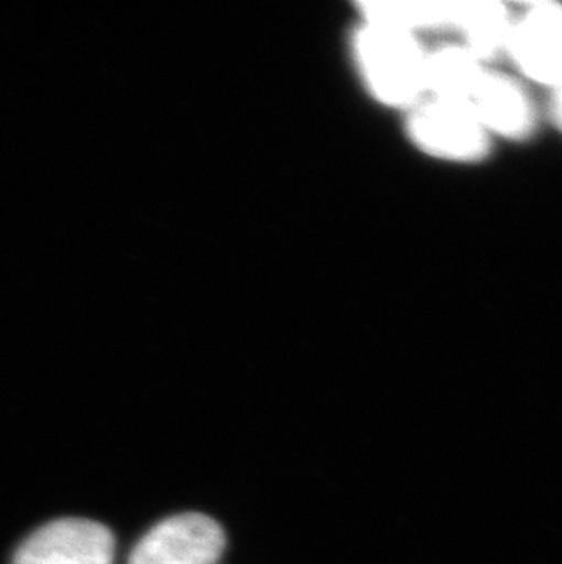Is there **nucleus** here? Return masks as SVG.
I'll list each match as a JSON object with an SVG mask.
<instances>
[{
  "instance_id": "f257e3e1",
  "label": "nucleus",
  "mask_w": 562,
  "mask_h": 564,
  "mask_svg": "<svg viewBox=\"0 0 562 564\" xmlns=\"http://www.w3.org/2000/svg\"><path fill=\"white\" fill-rule=\"evenodd\" d=\"M355 54L378 101L411 110L425 99L428 52L413 33L366 21L356 33Z\"/></svg>"
},
{
  "instance_id": "f03ea898",
  "label": "nucleus",
  "mask_w": 562,
  "mask_h": 564,
  "mask_svg": "<svg viewBox=\"0 0 562 564\" xmlns=\"http://www.w3.org/2000/svg\"><path fill=\"white\" fill-rule=\"evenodd\" d=\"M409 138L425 154L439 160L473 163L489 154L491 141L467 105L425 97L408 118Z\"/></svg>"
},
{
  "instance_id": "7ed1b4c3",
  "label": "nucleus",
  "mask_w": 562,
  "mask_h": 564,
  "mask_svg": "<svg viewBox=\"0 0 562 564\" xmlns=\"http://www.w3.org/2000/svg\"><path fill=\"white\" fill-rule=\"evenodd\" d=\"M227 546L224 528L188 511L155 524L128 557V564H219Z\"/></svg>"
},
{
  "instance_id": "20e7f679",
  "label": "nucleus",
  "mask_w": 562,
  "mask_h": 564,
  "mask_svg": "<svg viewBox=\"0 0 562 564\" xmlns=\"http://www.w3.org/2000/svg\"><path fill=\"white\" fill-rule=\"evenodd\" d=\"M116 538L110 528L88 519H58L19 546L13 564H114Z\"/></svg>"
},
{
  "instance_id": "39448f33",
  "label": "nucleus",
  "mask_w": 562,
  "mask_h": 564,
  "mask_svg": "<svg viewBox=\"0 0 562 564\" xmlns=\"http://www.w3.org/2000/svg\"><path fill=\"white\" fill-rule=\"evenodd\" d=\"M528 79L553 86L562 83V6L531 2L514 19L508 52Z\"/></svg>"
},
{
  "instance_id": "423d86ee",
  "label": "nucleus",
  "mask_w": 562,
  "mask_h": 564,
  "mask_svg": "<svg viewBox=\"0 0 562 564\" xmlns=\"http://www.w3.org/2000/svg\"><path fill=\"white\" fill-rule=\"evenodd\" d=\"M469 108L489 135L499 133L520 141L536 132V105L525 86L511 75L486 69Z\"/></svg>"
},
{
  "instance_id": "0eeeda50",
  "label": "nucleus",
  "mask_w": 562,
  "mask_h": 564,
  "mask_svg": "<svg viewBox=\"0 0 562 564\" xmlns=\"http://www.w3.org/2000/svg\"><path fill=\"white\" fill-rule=\"evenodd\" d=\"M514 17L494 0H458L453 30L461 33L462 46L480 63H491L508 52Z\"/></svg>"
},
{
  "instance_id": "6e6552de",
  "label": "nucleus",
  "mask_w": 562,
  "mask_h": 564,
  "mask_svg": "<svg viewBox=\"0 0 562 564\" xmlns=\"http://www.w3.org/2000/svg\"><path fill=\"white\" fill-rule=\"evenodd\" d=\"M486 69L462 44L442 46L428 54L425 97L469 107Z\"/></svg>"
},
{
  "instance_id": "1a4fd4ad",
  "label": "nucleus",
  "mask_w": 562,
  "mask_h": 564,
  "mask_svg": "<svg viewBox=\"0 0 562 564\" xmlns=\"http://www.w3.org/2000/svg\"><path fill=\"white\" fill-rule=\"evenodd\" d=\"M458 0H413V2H364L361 15L367 22L398 28L413 33L444 30L455 24Z\"/></svg>"
},
{
  "instance_id": "9d476101",
  "label": "nucleus",
  "mask_w": 562,
  "mask_h": 564,
  "mask_svg": "<svg viewBox=\"0 0 562 564\" xmlns=\"http://www.w3.org/2000/svg\"><path fill=\"white\" fill-rule=\"evenodd\" d=\"M550 90L552 94H550V102H548V112H550L552 123L562 132V83L553 86Z\"/></svg>"
}]
</instances>
